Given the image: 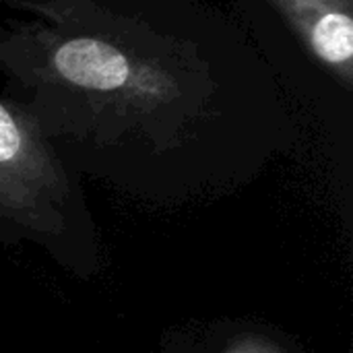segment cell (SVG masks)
Masks as SVG:
<instances>
[{
  "label": "cell",
  "mask_w": 353,
  "mask_h": 353,
  "mask_svg": "<svg viewBox=\"0 0 353 353\" xmlns=\"http://www.w3.org/2000/svg\"><path fill=\"white\" fill-rule=\"evenodd\" d=\"M0 89L83 180L153 205L240 190L296 147V110L205 0H0Z\"/></svg>",
  "instance_id": "obj_1"
},
{
  "label": "cell",
  "mask_w": 353,
  "mask_h": 353,
  "mask_svg": "<svg viewBox=\"0 0 353 353\" xmlns=\"http://www.w3.org/2000/svg\"><path fill=\"white\" fill-rule=\"evenodd\" d=\"M0 242L31 244L81 279L103 271V248L83 180L2 97Z\"/></svg>",
  "instance_id": "obj_2"
},
{
  "label": "cell",
  "mask_w": 353,
  "mask_h": 353,
  "mask_svg": "<svg viewBox=\"0 0 353 353\" xmlns=\"http://www.w3.org/2000/svg\"><path fill=\"white\" fill-rule=\"evenodd\" d=\"M294 110L352 126L353 0H230Z\"/></svg>",
  "instance_id": "obj_3"
},
{
  "label": "cell",
  "mask_w": 353,
  "mask_h": 353,
  "mask_svg": "<svg viewBox=\"0 0 353 353\" xmlns=\"http://www.w3.org/2000/svg\"><path fill=\"white\" fill-rule=\"evenodd\" d=\"M161 353H310L288 333L256 321L190 323L161 339Z\"/></svg>",
  "instance_id": "obj_4"
}]
</instances>
